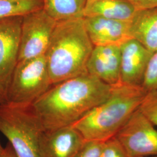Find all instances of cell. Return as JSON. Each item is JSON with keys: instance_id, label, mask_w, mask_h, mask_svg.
<instances>
[{"instance_id": "obj_1", "label": "cell", "mask_w": 157, "mask_h": 157, "mask_svg": "<svg viewBox=\"0 0 157 157\" xmlns=\"http://www.w3.org/2000/svg\"><path fill=\"white\" fill-rule=\"evenodd\" d=\"M112 86L89 73L52 85L32 104L44 131L73 125L105 101Z\"/></svg>"}, {"instance_id": "obj_2", "label": "cell", "mask_w": 157, "mask_h": 157, "mask_svg": "<svg viewBox=\"0 0 157 157\" xmlns=\"http://www.w3.org/2000/svg\"><path fill=\"white\" fill-rule=\"evenodd\" d=\"M94 47L83 17L56 22L45 54L52 86L87 73Z\"/></svg>"}, {"instance_id": "obj_3", "label": "cell", "mask_w": 157, "mask_h": 157, "mask_svg": "<svg viewBox=\"0 0 157 157\" xmlns=\"http://www.w3.org/2000/svg\"><path fill=\"white\" fill-rule=\"evenodd\" d=\"M147 91L142 86L121 82L107 99L73 124L87 141H105L115 136L139 108Z\"/></svg>"}, {"instance_id": "obj_4", "label": "cell", "mask_w": 157, "mask_h": 157, "mask_svg": "<svg viewBox=\"0 0 157 157\" xmlns=\"http://www.w3.org/2000/svg\"><path fill=\"white\" fill-rule=\"evenodd\" d=\"M0 132L17 157H40V140L44 130L32 104H1Z\"/></svg>"}, {"instance_id": "obj_5", "label": "cell", "mask_w": 157, "mask_h": 157, "mask_svg": "<svg viewBox=\"0 0 157 157\" xmlns=\"http://www.w3.org/2000/svg\"><path fill=\"white\" fill-rule=\"evenodd\" d=\"M51 86L45 56L18 61L6 91V102L32 104Z\"/></svg>"}, {"instance_id": "obj_6", "label": "cell", "mask_w": 157, "mask_h": 157, "mask_svg": "<svg viewBox=\"0 0 157 157\" xmlns=\"http://www.w3.org/2000/svg\"><path fill=\"white\" fill-rule=\"evenodd\" d=\"M56 23L43 9L23 16L18 61L45 56Z\"/></svg>"}, {"instance_id": "obj_7", "label": "cell", "mask_w": 157, "mask_h": 157, "mask_svg": "<svg viewBox=\"0 0 157 157\" xmlns=\"http://www.w3.org/2000/svg\"><path fill=\"white\" fill-rule=\"evenodd\" d=\"M137 109L115 137L129 157H157V129Z\"/></svg>"}, {"instance_id": "obj_8", "label": "cell", "mask_w": 157, "mask_h": 157, "mask_svg": "<svg viewBox=\"0 0 157 157\" xmlns=\"http://www.w3.org/2000/svg\"><path fill=\"white\" fill-rule=\"evenodd\" d=\"M22 17L0 19V89L6 93L18 62Z\"/></svg>"}, {"instance_id": "obj_9", "label": "cell", "mask_w": 157, "mask_h": 157, "mask_svg": "<svg viewBox=\"0 0 157 157\" xmlns=\"http://www.w3.org/2000/svg\"><path fill=\"white\" fill-rule=\"evenodd\" d=\"M86 141L73 125L44 131L40 140V157H75Z\"/></svg>"}, {"instance_id": "obj_10", "label": "cell", "mask_w": 157, "mask_h": 157, "mask_svg": "<svg viewBox=\"0 0 157 157\" xmlns=\"http://www.w3.org/2000/svg\"><path fill=\"white\" fill-rule=\"evenodd\" d=\"M121 82L141 86L152 53L137 40L130 38L120 46Z\"/></svg>"}, {"instance_id": "obj_11", "label": "cell", "mask_w": 157, "mask_h": 157, "mask_svg": "<svg viewBox=\"0 0 157 157\" xmlns=\"http://www.w3.org/2000/svg\"><path fill=\"white\" fill-rule=\"evenodd\" d=\"M83 22L91 43L95 46H121L130 36V22L100 17H83Z\"/></svg>"}, {"instance_id": "obj_12", "label": "cell", "mask_w": 157, "mask_h": 157, "mask_svg": "<svg viewBox=\"0 0 157 157\" xmlns=\"http://www.w3.org/2000/svg\"><path fill=\"white\" fill-rule=\"evenodd\" d=\"M87 72L111 86L121 83L120 46H95L87 64Z\"/></svg>"}, {"instance_id": "obj_13", "label": "cell", "mask_w": 157, "mask_h": 157, "mask_svg": "<svg viewBox=\"0 0 157 157\" xmlns=\"http://www.w3.org/2000/svg\"><path fill=\"white\" fill-rule=\"evenodd\" d=\"M130 36L152 54L157 51V7L139 10L130 21Z\"/></svg>"}, {"instance_id": "obj_14", "label": "cell", "mask_w": 157, "mask_h": 157, "mask_svg": "<svg viewBox=\"0 0 157 157\" xmlns=\"http://www.w3.org/2000/svg\"><path fill=\"white\" fill-rule=\"evenodd\" d=\"M136 11L129 0H87L83 17L130 22Z\"/></svg>"}, {"instance_id": "obj_15", "label": "cell", "mask_w": 157, "mask_h": 157, "mask_svg": "<svg viewBox=\"0 0 157 157\" xmlns=\"http://www.w3.org/2000/svg\"><path fill=\"white\" fill-rule=\"evenodd\" d=\"M87 0H43L44 11L56 22L83 18Z\"/></svg>"}, {"instance_id": "obj_16", "label": "cell", "mask_w": 157, "mask_h": 157, "mask_svg": "<svg viewBox=\"0 0 157 157\" xmlns=\"http://www.w3.org/2000/svg\"><path fill=\"white\" fill-rule=\"evenodd\" d=\"M43 8V0H0V19L24 16Z\"/></svg>"}, {"instance_id": "obj_17", "label": "cell", "mask_w": 157, "mask_h": 157, "mask_svg": "<svg viewBox=\"0 0 157 157\" xmlns=\"http://www.w3.org/2000/svg\"><path fill=\"white\" fill-rule=\"evenodd\" d=\"M138 109L152 124L157 126V91L147 92Z\"/></svg>"}, {"instance_id": "obj_18", "label": "cell", "mask_w": 157, "mask_h": 157, "mask_svg": "<svg viewBox=\"0 0 157 157\" xmlns=\"http://www.w3.org/2000/svg\"><path fill=\"white\" fill-rule=\"evenodd\" d=\"M141 86L147 92L157 91V51L149 61Z\"/></svg>"}, {"instance_id": "obj_19", "label": "cell", "mask_w": 157, "mask_h": 157, "mask_svg": "<svg viewBox=\"0 0 157 157\" xmlns=\"http://www.w3.org/2000/svg\"><path fill=\"white\" fill-rule=\"evenodd\" d=\"M100 157H129L124 147L114 136L104 141Z\"/></svg>"}, {"instance_id": "obj_20", "label": "cell", "mask_w": 157, "mask_h": 157, "mask_svg": "<svg viewBox=\"0 0 157 157\" xmlns=\"http://www.w3.org/2000/svg\"><path fill=\"white\" fill-rule=\"evenodd\" d=\"M104 141H86L75 157H100Z\"/></svg>"}, {"instance_id": "obj_21", "label": "cell", "mask_w": 157, "mask_h": 157, "mask_svg": "<svg viewBox=\"0 0 157 157\" xmlns=\"http://www.w3.org/2000/svg\"><path fill=\"white\" fill-rule=\"evenodd\" d=\"M137 10L157 7V0H129Z\"/></svg>"}, {"instance_id": "obj_22", "label": "cell", "mask_w": 157, "mask_h": 157, "mask_svg": "<svg viewBox=\"0 0 157 157\" xmlns=\"http://www.w3.org/2000/svg\"><path fill=\"white\" fill-rule=\"evenodd\" d=\"M0 157H17L11 143H8L0 154Z\"/></svg>"}, {"instance_id": "obj_23", "label": "cell", "mask_w": 157, "mask_h": 157, "mask_svg": "<svg viewBox=\"0 0 157 157\" xmlns=\"http://www.w3.org/2000/svg\"><path fill=\"white\" fill-rule=\"evenodd\" d=\"M6 102V92L0 89V104Z\"/></svg>"}, {"instance_id": "obj_24", "label": "cell", "mask_w": 157, "mask_h": 157, "mask_svg": "<svg viewBox=\"0 0 157 157\" xmlns=\"http://www.w3.org/2000/svg\"><path fill=\"white\" fill-rule=\"evenodd\" d=\"M3 149H4V147H2V146H1V144L0 143V154H1V153L2 152V151H3Z\"/></svg>"}, {"instance_id": "obj_25", "label": "cell", "mask_w": 157, "mask_h": 157, "mask_svg": "<svg viewBox=\"0 0 157 157\" xmlns=\"http://www.w3.org/2000/svg\"></svg>"}]
</instances>
